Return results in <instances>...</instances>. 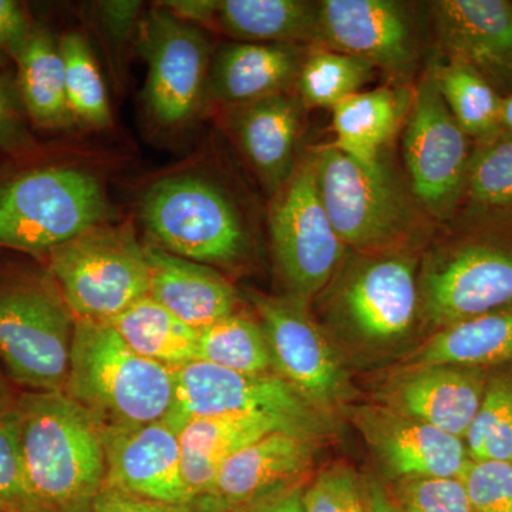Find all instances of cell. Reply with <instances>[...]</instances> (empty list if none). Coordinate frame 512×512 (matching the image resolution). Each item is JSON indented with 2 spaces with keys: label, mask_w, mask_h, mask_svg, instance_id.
<instances>
[{
  "label": "cell",
  "mask_w": 512,
  "mask_h": 512,
  "mask_svg": "<svg viewBox=\"0 0 512 512\" xmlns=\"http://www.w3.org/2000/svg\"><path fill=\"white\" fill-rule=\"evenodd\" d=\"M30 497L37 512H92L107 478L103 436L63 392L16 400Z\"/></svg>",
  "instance_id": "6da1fadb"
},
{
  "label": "cell",
  "mask_w": 512,
  "mask_h": 512,
  "mask_svg": "<svg viewBox=\"0 0 512 512\" xmlns=\"http://www.w3.org/2000/svg\"><path fill=\"white\" fill-rule=\"evenodd\" d=\"M63 393L100 431L163 420L173 409L175 372L128 348L109 322L76 320Z\"/></svg>",
  "instance_id": "7a4b0ae2"
},
{
  "label": "cell",
  "mask_w": 512,
  "mask_h": 512,
  "mask_svg": "<svg viewBox=\"0 0 512 512\" xmlns=\"http://www.w3.org/2000/svg\"><path fill=\"white\" fill-rule=\"evenodd\" d=\"M103 188L93 175L67 167H35L0 178V247L35 255L103 224Z\"/></svg>",
  "instance_id": "3957f363"
},
{
  "label": "cell",
  "mask_w": 512,
  "mask_h": 512,
  "mask_svg": "<svg viewBox=\"0 0 512 512\" xmlns=\"http://www.w3.org/2000/svg\"><path fill=\"white\" fill-rule=\"evenodd\" d=\"M49 268L76 320L110 322L150 295L146 247L124 225H99L53 249Z\"/></svg>",
  "instance_id": "277c9868"
},
{
  "label": "cell",
  "mask_w": 512,
  "mask_h": 512,
  "mask_svg": "<svg viewBox=\"0 0 512 512\" xmlns=\"http://www.w3.org/2000/svg\"><path fill=\"white\" fill-rule=\"evenodd\" d=\"M313 153L320 197L346 247L380 251L412 234L419 215L383 158L362 164L332 144Z\"/></svg>",
  "instance_id": "5b68a950"
},
{
  "label": "cell",
  "mask_w": 512,
  "mask_h": 512,
  "mask_svg": "<svg viewBox=\"0 0 512 512\" xmlns=\"http://www.w3.org/2000/svg\"><path fill=\"white\" fill-rule=\"evenodd\" d=\"M74 323L56 284L37 276L0 281V360L30 392H63Z\"/></svg>",
  "instance_id": "8992f818"
},
{
  "label": "cell",
  "mask_w": 512,
  "mask_h": 512,
  "mask_svg": "<svg viewBox=\"0 0 512 512\" xmlns=\"http://www.w3.org/2000/svg\"><path fill=\"white\" fill-rule=\"evenodd\" d=\"M140 218L153 244L204 265H231L248 249L244 221L227 195L195 175H174L151 185Z\"/></svg>",
  "instance_id": "52a82bcc"
},
{
  "label": "cell",
  "mask_w": 512,
  "mask_h": 512,
  "mask_svg": "<svg viewBox=\"0 0 512 512\" xmlns=\"http://www.w3.org/2000/svg\"><path fill=\"white\" fill-rule=\"evenodd\" d=\"M272 251L291 298L305 303L338 274L346 247L328 217L315 153L306 154L269 210Z\"/></svg>",
  "instance_id": "ba28073f"
},
{
  "label": "cell",
  "mask_w": 512,
  "mask_h": 512,
  "mask_svg": "<svg viewBox=\"0 0 512 512\" xmlns=\"http://www.w3.org/2000/svg\"><path fill=\"white\" fill-rule=\"evenodd\" d=\"M174 372L175 399L165 420L177 431L200 417H261L313 439L319 434L318 407L275 372H235L200 360Z\"/></svg>",
  "instance_id": "9c48e42d"
},
{
  "label": "cell",
  "mask_w": 512,
  "mask_h": 512,
  "mask_svg": "<svg viewBox=\"0 0 512 512\" xmlns=\"http://www.w3.org/2000/svg\"><path fill=\"white\" fill-rule=\"evenodd\" d=\"M470 138L440 94L433 70L424 74L406 117L403 158L414 200L444 220L463 198Z\"/></svg>",
  "instance_id": "30bf717a"
},
{
  "label": "cell",
  "mask_w": 512,
  "mask_h": 512,
  "mask_svg": "<svg viewBox=\"0 0 512 512\" xmlns=\"http://www.w3.org/2000/svg\"><path fill=\"white\" fill-rule=\"evenodd\" d=\"M138 28L140 53L148 66L147 109L161 126H183L207 96L210 43L200 26L164 6L151 10Z\"/></svg>",
  "instance_id": "8fae6325"
},
{
  "label": "cell",
  "mask_w": 512,
  "mask_h": 512,
  "mask_svg": "<svg viewBox=\"0 0 512 512\" xmlns=\"http://www.w3.org/2000/svg\"><path fill=\"white\" fill-rule=\"evenodd\" d=\"M427 318L441 329L512 305V251L467 242L434 256L419 284Z\"/></svg>",
  "instance_id": "7c38bea8"
},
{
  "label": "cell",
  "mask_w": 512,
  "mask_h": 512,
  "mask_svg": "<svg viewBox=\"0 0 512 512\" xmlns=\"http://www.w3.org/2000/svg\"><path fill=\"white\" fill-rule=\"evenodd\" d=\"M316 47L359 57L386 72H412L419 39L410 10L393 0L319 2Z\"/></svg>",
  "instance_id": "4fadbf2b"
},
{
  "label": "cell",
  "mask_w": 512,
  "mask_h": 512,
  "mask_svg": "<svg viewBox=\"0 0 512 512\" xmlns=\"http://www.w3.org/2000/svg\"><path fill=\"white\" fill-rule=\"evenodd\" d=\"M254 305L276 375L313 406L339 400L345 392V375L328 340L306 315L303 302L291 296L256 295Z\"/></svg>",
  "instance_id": "5bb4252c"
},
{
  "label": "cell",
  "mask_w": 512,
  "mask_h": 512,
  "mask_svg": "<svg viewBox=\"0 0 512 512\" xmlns=\"http://www.w3.org/2000/svg\"><path fill=\"white\" fill-rule=\"evenodd\" d=\"M313 457V437L275 431L222 464L210 487L188 504L195 512H232L298 484Z\"/></svg>",
  "instance_id": "9a60e30c"
},
{
  "label": "cell",
  "mask_w": 512,
  "mask_h": 512,
  "mask_svg": "<svg viewBox=\"0 0 512 512\" xmlns=\"http://www.w3.org/2000/svg\"><path fill=\"white\" fill-rule=\"evenodd\" d=\"M420 305L412 259L389 254L370 259L350 272L338 293L340 315L357 335L390 342L412 329Z\"/></svg>",
  "instance_id": "2e32d148"
},
{
  "label": "cell",
  "mask_w": 512,
  "mask_h": 512,
  "mask_svg": "<svg viewBox=\"0 0 512 512\" xmlns=\"http://www.w3.org/2000/svg\"><path fill=\"white\" fill-rule=\"evenodd\" d=\"M447 60L477 70L500 93L512 92V2L440 0L431 5ZM505 94V96H507Z\"/></svg>",
  "instance_id": "e0dca14e"
},
{
  "label": "cell",
  "mask_w": 512,
  "mask_h": 512,
  "mask_svg": "<svg viewBox=\"0 0 512 512\" xmlns=\"http://www.w3.org/2000/svg\"><path fill=\"white\" fill-rule=\"evenodd\" d=\"M106 485L158 503L185 505L178 431L167 420L101 431Z\"/></svg>",
  "instance_id": "ac0fdd59"
},
{
  "label": "cell",
  "mask_w": 512,
  "mask_h": 512,
  "mask_svg": "<svg viewBox=\"0 0 512 512\" xmlns=\"http://www.w3.org/2000/svg\"><path fill=\"white\" fill-rule=\"evenodd\" d=\"M363 431L386 470L400 480L460 478L470 463L463 439L400 413L363 414Z\"/></svg>",
  "instance_id": "d6986e66"
},
{
  "label": "cell",
  "mask_w": 512,
  "mask_h": 512,
  "mask_svg": "<svg viewBox=\"0 0 512 512\" xmlns=\"http://www.w3.org/2000/svg\"><path fill=\"white\" fill-rule=\"evenodd\" d=\"M164 8L245 42L315 45L318 32L319 3L303 0H175Z\"/></svg>",
  "instance_id": "ffe728a7"
},
{
  "label": "cell",
  "mask_w": 512,
  "mask_h": 512,
  "mask_svg": "<svg viewBox=\"0 0 512 512\" xmlns=\"http://www.w3.org/2000/svg\"><path fill=\"white\" fill-rule=\"evenodd\" d=\"M308 52L291 43L238 42L212 59L207 96L228 106H245L288 93L296 86Z\"/></svg>",
  "instance_id": "44dd1931"
},
{
  "label": "cell",
  "mask_w": 512,
  "mask_h": 512,
  "mask_svg": "<svg viewBox=\"0 0 512 512\" xmlns=\"http://www.w3.org/2000/svg\"><path fill=\"white\" fill-rule=\"evenodd\" d=\"M302 106L299 97L282 93L235 107L232 130L239 147L272 195L288 183L298 165Z\"/></svg>",
  "instance_id": "7402d4cb"
},
{
  "label": "cell",
  "mask_w": 512,
  "mask_h": 512,
  "mask_svg": "<svg viewBox=\"0 0 512 512\" xmlns=\"http://www.w3.org/2000/svg\"><path fill=\"white\" fill-rule=\"evenodd\" d=\"M150 296L191 328L201 330L235 313L237 292L224 276L198 264L146 245Z\"/></svg>",
  "instance_id": "603a6c76"
},
{
  "label": "cell",
  "mask_w": 512,
  "mask_h": 512,
  "mask_svg": "<svg viewBox=\"0 0 512 512\" xmlns=\"http://www.w3.org/2000/svg\"><path fill=\"white\" fill-rule=\"evenodd\" d=\"M485 387L477 367H417L400 382L394 402L400 414L464 440Z\"/></svg>",
  "instance_id": "cb8c5ba5"
},
{
  "label": "cell",
  "mask_w": 512,
  "mask_h": 512,
  "mask_svg": "<svg viewBox=\"0 0 512 512\" xmlns=\"http://www.w3.org/2000/svg\"><path fill=\"white\" fill-rule=\"evenodd\" d=\"M275 431L293 433L284 424L261 417H200L187 421L178 430L185 505L210 487L232 454Z\"/></svg>",
  "instance_id": "d4e9b609"
},
{
  "label": "cell",
  "mask_w": 512,
  "mask_h": 512,
  "mask_svg": "<svg viewBox=\"0 0 512 512\" xmlns=\"http://www.w3.org/2000/svg\"><path fill=\"white\" fill-rule=\"evenodd\" d=\"M412 100L413 93L403 87H380L340 101L332 109V146L359 163H377L406 120Z\"/></svg>",
  "instance_id": "484cf974"
},
{
  "label": "cell",
  "mask_w": 512,
  "mask_h": 512,
  "mask_svg": "<svg viewBox=\"0 0 512 512\" xmlns=\"http://www.w3.org/2000/svg\"><path fill=\"white\" fill-rule=\"evenodd\" d=\"M13 63L20 103L33 124L49 130L70 126L74 120L67 101L59 40L35 25Z\"/></svg>",
  "instance_id": "4316f807"
},
{
  "label": "cell",
  "mask_w": 512,
  "mask_h": 512,
  "mask_svg": "<svg viewBox=\"0 0 512 512\" xmlns=\"http://www.w3.org/2000/svg\"><path fill=\"white\" fill-rule=\"evenodd\" d=\"M512 360V305L440 329L414 365L480 367Z\"/></svg>",
  "instance_id": "83f0119b"
},
{
  "label": "cell",
  "mask_w": 512,
  "mask_h": 512,
  "mask_svg": "<svg viewBox=\"0 0 512 512\" xmlns=\"http://www.w3.org/2000/svg\"><path fill=\"white\" fill-rule=\"evenodd\" d=\"M109 323L128 348L148 360L173 370L197 360L198 330L167 311L150 295Z\"/></svg>",
  "instance_id": "f1b7e54d"
},
{
  "label": "cell",
  "mask_w": 512,
  "mask_h": 512,
  "mask_svg": "<svg viewBox=\"0 0 512 512\" xmlns=\"http://www.w3.org/2000/svg\"><path fill=\"white\" fill-rule=\"evenodd\" d=\"M431 70L448 110L468 138L481 146L503 136V96L477 70L454 60L437 64Z\"/></svg>",
  "instance_id": "f546056e"
},
{
  "label": "cell",
  "mask_w": 512,
  "mask_h": 512,
  "mask_svg": "<svg viewBox=\"0 0 512 512\" xmlns=\"http://www.w3.org/2000/svg\"><path fill=\"white\" fill-rule=\"evenodd\" d=\"M197 360L242 373L274 370L261 325L237 312L198 330Z\"/></svg>",
  "instance_id": "4dcf8cb0"
},
{
  "label": "cell",
  "mask_w": 512,
  "mask_h": 512,
  "mask_svg": "<svg viewBox=\"0 0 512 512\" xmlns=\"http://www.w3.org/2000/svg\"><path fill=\"white\" fill-rule=\"evenodd\" d=\"M375 67L335 50L313 47L299 73L296 89L305 107L333 109L340 101L359 93L373 79Z\"/></svg>",
  "instance_id": "1f68e13d"
},
{
  "label": "cell",
  "mask_w": 512,
  "mask_h": 512,
  "mask_svg": "<svg viewBox=\"0 0 512 512\" xmlns=\"http://www.w3.org/2000/svg\"><path fill=\"white\" fill-rule=\"evenodd\" d=\"M67 101L74 121L94 128L111 124L109 96L86 37L64 33L59 39Z\"/></svg>",
  "instance_id": "d6a6232c"
},
{
  "label": "cell",
  "mask_w": 512,
  "mask_h": 512,
  "mask_svg": "<svg viewBox=\"0 0 512 512\" xmlns=\"http://www.w3.org/2000/svg\"><path fill=\"white\" fill-rule=\"evenodd\" d=\"M463 197L480 214L512 215V137L503 134L474 151Z\"/></svg>",
  "instance_id": "836d02e7"
},
{
  "label": "cell",
  "mask_w": 512,
  "mask_h": 512,
  "mask_svg": "<svg viewBox=\"0 0 512 512\" xmlns=\"http://www.w3.org/2000/svg\"><path fill=\"white\" fill-rule=\"evenodd\" d=\"M464 440L471 461L512 463V380L495 379L485 387Z\"/></svg>",
  "instance_id": "e575fe53"
},
{
  "label": "cell",
  "mask_w": 512,
  "mask_h": 512,
  "mask_svg": "<svg viewBox=\"0 0 512 512\" xmlns=\"http://www.w3.org/2000/svg\"><path fill=\"white\" fill-rule=\"evenodd\" d=\"M0 511L37 512L26 483L16 400L0 404Z\"/></svg>",
  "instance_id": "d590c367"
},
{
  "label": "cell",
  "mask_w": 512,
  "mask_h": 512,
  "mask_svg": "<svg viewBox=\"0 0 512 512\" xmlns=\"http://www.w3.org/2000/svg\"><path fill=\"white\" fill-rule=\"evenodd\" d=\"M392 501L399 512H474L460 478L400 480Z\"/></svg>",
  "instance_id": "8d00e7d4"
},
{
  "label": "cell",
  "mask_w": 512,
  "mask_h": 512,
  "mask_svg": "<svg viewBox=\"0 0 512 512\" xmlns=\"http://www.w3.org/2000/svg\"><path fill=\"white\" fill-rule=\"evenodd\" d=\"M303 512H372L356 474L348 467L328 468L302 491Z\"/></svg>",
  "instance_id": "74e56055"
},
{
  "label": "cell",
  "mask_w": 512,
  "mask_h": 512,
  "mask_svg": "<svg viewBox=\"0 0 512 512\" xmlns=\"http://www.w3.org/2000/svg\"><path fill=\"white\" fill-rule=\"evenodd\" d=\"M460 480L474 512H512V463L470 460Z\"/></svg>",
  "instance_id": "f35d334b"
},
{
  "label": "cell",
  "mask_w": 512,
  "mask_h": 512,
  "mask_svg": "<svg viewBox=\"0 0 512 512\" xmlns=\"http://www.w3.org/2000/svg\"><path fill=\"white\" fill-rule=\"evenodd\" d=\"M35 23L29 10L16 0H0V66L15 62Z\"/></svg>",
  "instance_id": "ab89813d"
},
{
  "label": "cell",
  "mask_w": 512,
  "mask_h": 512,
  "mask_svg": "<svg viewBox=\"0 0 512 512\" xmlns=\"http://www.w3.org/2000/svg\"><path fill=\"white\" fill-rule=\"evenodd\" d=\"M19 94L13 93L9 84L0 77V151L20 153L30 147L28 133L23 126L22 103Z\"/></svg>",
  "instance_id": "60d3db41"
},
{
  "label": "cell",
  "mask_w": 512,
  "mask_h": 512,
  "mask_svg": "<svg viewBox=\"0 0 512 512\" xmlns=\"http://www.w3.org/2000/svg\"><path fill=\"white\" fill-rule=\"evenodd\" d=\"M92 512H195L188 505L165 504L137 497L119 488L104 485Z\"/></svg>",
  "instance_id": "b9f144b4"
},
{
  "label": "cell",
  "mask_w": 512,
  "mask_h": 512,
  "mask_svg": "<svg viewBox=\"0 0 512 512\" xmlns=\"http://www.w3.org/2000/svg\"><path fill=\"white\" fill-rule=\"evenodd\" d=\"M101 16L114 37L126 39L140 13V2H101Z\"/></svg>",
  "instance_id": "7bdbcfd3"
},
{
  "label": "cell",
  "mask_w": 512,
  "mask_h": 512,
  "mask_svg": "<svg viewBox=\"0 0 512 512\" xmlns=\"http://www.w3.org/2000/svg\"><path fill=\"white\" fill-rule=\"evenodd\" d=\"M302 491L301 485H292L232 512H303Z\"/></svg>",
  "instance_id": "ee69618b"
},
{
  "label": "cell",
  "mask_w": 512,
  "mask_h": 512,
  "mask_svg": "<svg viewBox=\"0 0 512 512\" xmlns=\"http://www.w3.org/2000/svg\"><path fill=\"white\" fill-rule=\"evenodd\" d=\"M369 500L372 512H399L394 507L392 498L387 497L377 481H372V484L369 485Z\"/></svg>",
  "instance_id": "f6af8a7d"
},
{
  "label": "cell",
  "mask_w": 512,
  "mask_h": 512,
  "mask_svg": "<svg viewBox=\"0 0 512 512\" xmlns=\"http://www.w3.org/2000/svg\"><path fill=\"white\" fill-rule=\"evenodd\" d=\"M501 126L504 133L512 137V92L501 101Z\"/></svg>",
  "instance_id": "bcb514c9"
},
{
  "label": "cell",
  "mask_w": 512,
  "mask_h": 512,
  "mask_svg": "<svg viewBox=\"0 0 512 512\" xmlns=\"http://www.w3.org/2000/svg\"><path fill=\"white\" fill-rule=\"evenodd\" d=\"M10 390L8 384H6L5 379L0 376V404L10 402Z\"/></svg>",
  "instance_id": "7dc6e473"
},
{
  "label": "cell",
  "mask_w": 512,
  "mask_h": 512,
  "mask_svg": "<svg viewBox=\"0 0 512 512\" xmlns=\"http://www.w3.org/2000/svg\"><path fill=\"white\" fill-rule=\"evenodd\" d=\"M0 512H2V511H0Z\"/></svg>",
  "instance_id": "c3c4849f"
}]
</instances>
